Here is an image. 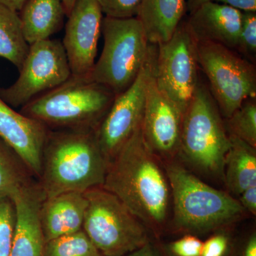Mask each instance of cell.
I'll list each match as a JSON object with an SVG mask.
<instances>
[{
  "instance_id": "obj_22",
  "label": "cell",
  "mask_w": 256,
  "mask_h": 256,
  "mask_svg": "<svg viewBox=\"0 0 256 256\" xmlns=\"http://www.w3.org/2000/svg\"><path fill=\"white\" fill-rule=\"evenodd\" d=\"M36 181L24 162L0 138V195L11 197Z\"/></svg>"
},
{
  "instance_id": "obj_20",
  "label": "cell",
  "mask_w": 256,
  "mask_h": 256,
  "mask_svg": "<svg viewBox=\"0 0 256 256\" xmlns=\"http://www.w3.org/2000/svg\"><path fill=\"white\" fill-rule=\"evenodd\" d=\"M229 139L224 176L229 191L239 196L248 188L256 186V148L235 136H229Z\"/></svg>"
},
{
  "instance_id": "obj_32",
  "label": "cell",
  "mask_w": 256,
  "mask_h": 256,
  "mask_svg": "<svg viewBox=\"0 0 256 256\" xmlns=\"http://www.w3.org/2000/svg\"><path fill=\"white\" fill-rule=\"evenodd\" d=\"M128 256H162L151 242H148L142 247L128 254Z\"/></svg>"
},
{
  "instance_id": "obj_16",
  "label": "cell",
  "mask_w": 256,
  "mask_h": 256,
  "mask_svg": "<svg viewBox=\"0 0 256 256\" xmlns=\"http://www.w3.org/2000/svg\"><path fill=\"white\" fill-rule=\"evenodd\" d=\"M196 42H213L236 50L242 24L239 10L208 2L190 14L186 20Z\"/></svg>"
},
{
  "instance_id": "obj_35",
  "label": "cell",
  "mask_w": 256,
  "mask_h": 256,
  "mask_svg": "<svg viewBox=\"0 0 256 256\" xmlns=\"http://www.w3.org/2000/svg\"><path fill=\"white\" fill-rule=\"evenodd\" d=\"M212 0H186V12L192 14L194 12L196 11L201 5Z\"/></svg>"
},
{
  "instance_id": "obj_11",
  "label": "cell",
  "mask_w": 256,
  "mask_h": 256,
  "mask_svg": "<svg viewBox=\"0 0 256 256\" xmlns=\"http://www.w3.org/2000/svg\"><path fill=\"white\" fill-rule=\"evenodd\" d=\"M156 45L150 44L148 58L127 90L116 96L96 131L98 142L109 163L142 124L148 84L156 68Z\"/></svg>"
},
{
  "instance_id": "obj_5",
  "label": "cell",
  "mask_w": 256,
  "mask_h": 256,
  "mask_svg": "<svg viewBox=\"0 0 256 256\" xmlns=\"http://www.w3.org/2000/svg\"><path fill=\"white\" fill-rule=\"evenodd\" d=\"M101 33L104 38L102 53L87 78L104 85L118 96L137 78L151 44L137 16H105Z\"/></svg>"
},
{
  "instance_id": "obj_18",
  "label": "cell",
  "mask_w": 256,
  "mask_h": 256,
  "mask_svg": "<svg viewBox=\"0 0 256 256\" xmlns=\"http://www.w3.org/2000/svg\"><path fill=\"white\" fill-rule=\"evenodd\" d=\"M186 12V0H142L137 18L148 42L158 44L168 41Z\"/></svg>"
},
{
  "instance_id": "obj_12",
  "label": "cell",
  "mask_w": 256,
  "mask_h": 256,
  "mask_svg": "<svg viewBox=\"0 0 256 256\" xmlns=\"http://www.w3.org/2000/svg\"><path fill=\"white\" fill-rule=\"evenodd\" d=\"M102 14L97 0H77L68 14L62 44L73 76L87 78L92 70Z\"/></svg>"
},
{
  "instance_id": "obj_27",
  "label": "cell",
  "mask_w": 256,
  "mask_h": 256,
  "mask_svg": "<svg viewBox=\"0 0 256 256\" xmlns=\"http://www.w3.org/2000/svg\"><path fill=\"white\" fill-rule=\"evenodd\" d=\"M142 0H97L106 16L130 18L137 16Z\"/></svg>"
},
{
  "instance_id": "obj_33",
  "label": "cell",
  "mask_w": 256,
  "mask_h": 256,
  "mask_svg": "<svg viewBox=\"0 0 256 256\" xmlns=\"http://www.w3.org/2000/svg\"><path fill=\"white\" fill-rule=\"evenodd\" d=\"M28 0H0V4L16 12H20Z\"/></svg>"
},
{
  "instance_id": "obj_17",
  "label": "cell",
  "mask_w": 256,
  "mask_h": 256,
  "mask_svg": "<svg viewBox=\"0 0 256 256\" xmlns=\"http://www.w3.org/2000/svg\"><path fill=\"white\" fill-rule=\"evenodd\" d=\"M88 201L84 193L70 192L45 198L40 220L46 242L82 230Z\"/></svg>"
},
{
  "instance_id": "obj_14",
  "label": "cell",
  "mask_w": 256,
  "mask_h": 256,
  "mask_svg": "<svg viewBox=\"0 0 256 256\" xmlns=\"http://www.w3.org/2000/svg\"><path fill=\"white\" fill-rule=\"evenodd\" d=\"M48 130L41 122L16 112L0 98V138L16 152L37 181Z\"/></svg>"
},
{
  "instance_id": "obj_24",
  "label": "cell",
  "mask_w": 256,
  "mask_h": 256,
  "mask_svg": "<svg viewBox=\"0 0 256 256\" xmlns=\"http://www.w3.org/2000/svg\"><path fill=\"white\" fill-rule=\"evenodd\" d=\"M226 119L225 128L229 136H235L256 148V98L244 101Z\"/></svg>"
},
{
  "instance_id": "obj_19",
  "label": "cell",
  "mask_w": 256,
  "mask_h": 256,
  "mask_svg": "<svg viewBox=\"0 0 256 256\" xmlns=\"http://www.w3.org/2000/svg\"><path fill=\"white\" fill-rule=\"evenodd\" d=\"M65 16L63 0H28L20 14L28 44L50 38L60 31Z\"/></svg>"
},
{
  "instance_id": "obj_9",
  "label": "cell",
  "mask_w": 256,
  "mask_h": 256,
  "mask_svg": "<svg viewBox=\"0 0 256 256\" xmlns=\"http://www.w3.org/2000/svg\"><path fill=\"white\" fill-rule=\"evenodd\" d=\"M156 45V86L184 112L200 80L196 40L182 20L168 41Z\"/></svg>"
},
{
  "instance_id": "obj_6",
  "label": "cell",
  "mask_w": 256,
  "mask_h": 256,
  "mask_svg": "<svg viewBox=\"0 0 256 256\" xmlns=\"http://www.w3.org/2000/svg\"><path fill=\"white\" fill-rule=\"evenodd\" d=\"M208 85L200 78L184 112L180 150L191 164L207 174L224 176L230 139Z\"/></svg>"
},
{
  "instance_id": "obj_21",
  "label": "cell",
  "mask_w": 256,
  "mask_h": 256,
  "mask_svg": "<svg viewBox=\"0 0 256 256\" xmlns=\"http://www.w3.org/2000/svg\"><path fill=\"white\" fill-rule=\"evenodd\" d=\"M28 48L20 14L0 4V57L9 60L20 70Z\"/></svg>"
},
{
  "instance_id": "obj_23",
  "label": "cell",
  "mask_w": 256,
  "mask_h": 256,
  "mask_svg": "<svg viewBox=\"0 0 256 256\" xmlns=\"http://www.w3.org/2000/svg\"><path fill=\"white\" fill-rule=\"evenodd\" d=\"M44 256H104L84 230L46 242Z\"/></svg>"
},
{
  "instance_id": "obj_7",
  "label": "cell",
  "mask_w": 256,
  "mask_h": 256,
  "mask_svg": "<svg viewBox=\"0 0 256 256\" xmlns=\"http://www.w3.org/2000/svg\"><path fill=\"white\" fill-rule=\"evenodd\" d=\"M88 205L82 230L104 256H124L148 240L144 224L111 192L97 186L84 192Z\"/></svg>"
},
{
  "instance_id": "obj_26",
  "label": "cell",
  "mask_w": 256,
  "mask_h": 256,
  "mask_svg": "<svg viewBox=\"0 0 256 256\" xmlns=\"http://www.w3.org/2000/svg\"><path fill=\"white\" fill-rule=\"evenodd\" d=\"M236 52L250 63L256 62V12H242V24Z\"/></svg>"
},
{
  "instance_id": "obj_34",
  "label": "cell",
  "mask_w": 256,
  "mask_h": 256,
  "mask_svg": "<svg viewBox=\"0 0 256 256\" xmlns=\"http://www.w3.org/2000/svg\"><path fill=\"white\" fill-rule=\"evenodd\" d=\"M242 256H256V237L255 234L252 235L242 250Z\"/></svg>"
},
{
  "instance_id": "obj_31",
  "label": "cell",
  "mask_w": 256,
  "mask_h": 256,
  "mask_svg": "<svg viewBox=\"0 0 256 256\" xmlns=\"http://www.w3.org/2000/svg\"><path fill=\"white\" fill-rule=\"evenodd\" d=\"M212 2L233 8L242 12H256V0H212Z\"/></svg>"
},
{
  "instance_id": "obj_10",
  "label": "cell",
  "mask_w": 256,
  "mask_h": 256,
  "mask_svg": "<svg viewBox=\"0 0 256 256\" xmlns=\"http://www.w3.org/2000/svg\"><path fill=\"white\" fill-rule=\"evenodd\" d=\"M18 72L12 85L0 88V98L12 108L23 107L72 76L62 42L50 38L30 45Z\"/></svg>"
},
{
  "instance_id": "obj_36",
  "label": "cell",
  "mask_w": 256,
  "mask_h": 256,
  "mask_svg": "<svg viewBox=\"0 0 256 256\" xmlns=\"http://www.w3.org/2000/svg\"><path fill=\"white\" fill-rule=\"evenodd\" d=\"M77 0H63L64 9H65L66 16H68L70 11L73 9L74 4Z\"/></svg>"
},
{
  "instance_id": "obj_28",
  "label": "cell",
  "mask_w": 256,
  "mask_h": 256,
  "mask_svg": "<svg viewBox=\"0 0 256 256\" xmlns=\"http://www.w3.org/2000/svg\"><path fill=\"white\" fill-rule=\"evenodd\" d=\"M203 242L194 236H186L170 244V252L174 256H201Z\"/></svg>"
},
{
  "instance_id": "obj_2",
  "label": "cell",
  "mask_w": 256,
  "mask_h": 256,
  "mask_svg": "<svg viewBox=\"0 0 256 256\" xmlns=\"http://www.w3.org/2000/svg\"><path fill=\"white\" fill-rule=\"evenodd\" d=\"M109 162L96 132L48 130L38 182L46 198L102 186Z\"/></svg>"
},
{
  "instance_id": "obj_1",
  "label": "cell",
  "mask_w": 256,
  "mask_h": 256,
  "mask_svg": "<svg viewBox=\"0 0 256 256\" xmlns=\"http://www.w3.org/2000/svg\"><path fill=\"white\" fill-rule=\"evenodd\" d=\"M143 134L142 124L109 163L102 188L116 195L143 224L162 226L170 186Z\"/></svg>"
},
{
  "instance_id": "obj_13",
  "label": "cell",
  "mask_w": 256,
  "mask_h": 256,
  "mask_svg": "<svg viewBox=\"0 0 256 256\" xmlns=\"http://www.w3.org/2000/svg\"><path fill=\"white\" fill-rule=\"evenodd\" d=\"M183 116L180 108L160 92L153 73L146 90L142 129L156 156L169 158L180 150Z\"/></svg>"
},
{
  "instance_id": "obj_30",
  "label": "cell",
  "mask_w": 256,
  "mask_h": 256,
  "mask_svg": "<svg viewBox=\"0 0 256 256\" xmlns=\"http://www.w3.org/2000/svg\"><path fill=\"white\" fill-rule=\"evenodd\" d=\"M238 202L245 210H248L252 214H256V186H250L240 195Z\"/></svg>"
},
{
  "instance_id": "obj_4",
  "label": "cell",
  "mask_w": 256,
  "mask_h": 256,
  "mask_svg": "<svg viewBox=\"0 0 256 256\" xmlns=\"http://www.w3.org/2000/svg\"><path fill=\"white\" fill-rule=\"evenodd\" d=\"M166 178L178 228L204 233L236 220L245 210L232 195L203 182L181 165H168Z\"/></svg>"
},
{
  "instance_id": "obj_15",
  "label": "cell",
  "mask_w": 256,
  "mask_h": 256,
  "mask_svg": "<svg viewBox=\"0 0 256 256\" xmlns=\"http://www.w3.org/2000/svg\"><path fill=\"white\" fill-rule=\"evenodd\" d=\"M11 198L16 212V224L10 256H44L46 244L40 220V210L46 198L38 181Z\"/></svg>"
},
{
  "instance_id": "obj_3",
  "label": "cell",
  "mask_w": 256,
  "mask_h": 256,
  "mask_svg": "<svg viewBox=\"0 0 256 256\" xmlns=\"http://www.w3.org/2000/svg\"><path fill=\"white\" fill-rule=\"evenodd\" d=\"M116 97L104 85L72 76L24 106L20 112L50 130L96 132Z\"/></svg>"
},
{
  "instance_id": "obj_8",
  "label": "cell",
  "mask_w": 256,
  "mask_h": 256,
  "mask_svg": "<svg viewBox=\"0 0 256 256\" xmlns=\"http://www.w3.org/2000/svg\"><path fill=\"white\" fill-rule=\"evenodd\" d=\"M196 44L200 69L220 114L228 118L244 101L256 98V64L218 44Z\"/></svg>"
},
{
  "instance_id": "obj_25",
  "label": "cell",
  "mask_w": 256,
  "mask_h": 256,
  "mask_svg": "<svg viewBox=\"0 0 256 256\" xmlns=\"http://www.w3.org/2000/svg\"><path fill=\"white\" fill-rule=\"evenodd\" d=\"M16 224L14 200L10 196L0 195V256H10Z\"/></svg>"
},
{
  "instance_id": "obj_29",
  "label": "cell",
  "mask_w": 256,
  "mask_h": 256,
  "mask_svg": "<svg viewBox=\"0 0 256 256\" xmlns=\"http://www.w3.org/2000/svg\"><path fill=\"white\" fill-rule=\"evenodd\" d=\"M228 240L222 234L214 236L203 242L201 256H224L228 249Z\"/></svg>"
}]
</instances>
